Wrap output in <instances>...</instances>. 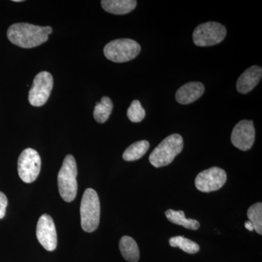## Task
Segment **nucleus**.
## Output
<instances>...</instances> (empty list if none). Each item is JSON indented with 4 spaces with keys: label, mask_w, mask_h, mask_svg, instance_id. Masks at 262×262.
<instances>
[{
    "label": "nucleus",
    "mask_w": 262,
    "mask_h": 262,
    "mask_svg": "<svg viewBox=\"0 0 262 262\" xmlns=\"http://www.w3.org/2000/svg\"><path fill=\"white\" fill-rule=\"evenodd\" d=\"M53 32L51 27H39L27 23L13 24L8 29V39L20 48H32L48 41Z\"/></svg>",
    "instance_id": "nucleus-1"
},
{
    "label": "nucleus",
    "mask_w": 262,
    "mask_h": 262,
    "mask_svg": "<svg viewBox=\"0 0 262 262\" xmlns=\"http://www.w3.org/2000/svg\"><path fill=\"white\" fill-rule=\"evenodd\" d=\"M184 141L179 134H172L165 138L149 155V162L155 168L166 166L182 152Z\"/></svg>",
    "instance_id": "nucleus-2"
},
{
    "label": "nucleus",
    "mask_w": 262,
    "mask_h": 262,
    "mask_svg": "<svg viewBox=\"0 0 262 262\" xmlns=\"http://www.w3.org/2000/svg\"><path fill=\"white\" fill-rule=\"evenodd\" d=\"M77 167L72 155L66 156L58 175V190L62 199L66 202L73 201L77 193Z\"/></svg>",
    "instance_id": "nucleus-3"
},
{
    "label": "nucleus",
    "mask_w": 262,
    "mask_h": 262,
    "mask_svg": "<svg viewBox=\"0 0 262 262\" xmlns=\"http://www.w3.org/2000/svg\"><path fill=\"white\" fill-rule=\"evenodd\" d=\"M101 206L97 192L89 188L84 191L80 205L81 226L84 232H93L99 225Z\"/></svg>",
    "instance_id": "nucleus-4"
},
{
    "label": "nucleus",
    "mask_w": 262,
    "mask_h": 262,
    "mask_svg": "<svg viewBox=\"0 0 262 262\" xmlns=\"http://www.w3.org/2000/svg\"><path fill=\"white\" fill-rule=\"evenodd\" d=\"M141 46L130 39H118L108 42L103 49L104 56L115 63H124L134 59L140 53Z\"/></svg>",
    "instance_id": "nucleus-5"
},
{
    "label": "nucleus",
    "mask_w": 262,
    "mask_h": 262,
    "mask_svg": "<svg viewBox=\"0 0 262 262\" xmlns=\"http://www.w3.org/2000/svg\"><path fill=\"white\" fill-rule=\"evenodd\" d=\"M227 35L225 26L210 21L198 26L193 32V41L199 47H208L222 42Z\"/></svg>",
    "instance_id": "nucleus-6"
},
{
    "label": "nucleus",
    "mask_w": 262,
    "mask_h": 262,
    "mask_svg": "<svg viewBox=\"0 0 262 262\" xmlns=\"http://www.w3.org/2000/svg\"><path fill=\"white\" fill-rule=\"evenodd\" d=\"M41 169V158L35 149L27 148L19 156L18 171L20 178L27 184L34 182Z\"/></svg>",
    "instance_id": "nucleus-7"
},
{
    "label": "nucleus",
    "mask_w": 262,
    "mask_h": 262,
    "mask_svg": "<svg viewBox=\"0 0 262 262\" xmlns=\"http://www.w3.org/2000/svg\"><path fill=\"white\" fill-rule=\"evenodd\" d=\"M53 87V76L48 72L37 74L29 91V101L34 106H42L50 97Z\"/></svg>",
    "instance_id": "nucleus-8"
},
{
    "label": "nucleus",
    "mask_w": 262,
    "mask_h": 262,
    "mask_svg": "<svg viewBox=\"0 0 262 262\" xmlns=\"http://www.w3.org/2000/svg\"><path fill=\"white\" fill-rule=\"evenodd\" d=\"M227 182V173L223 169L212 167L203 170L196 176L195 186L202 192H211L219 190Z\"/></svg>",
    "instance_id": "nucleus-9"
},
{
    "label": "nucleus",
    "mask_w": 262,
    "mask_h": 262,
    "mask_svg": "<svg viewBox=\"0 0 262 262\" xmlns=\"http://www.w3.org/2000/svg\"><path fill=\"white\" fill-rule=\"evenodd\" d=\"M36 234L39 244L45 249L53 251L57 247V232L56 226L51 215L43 214L37 222Z\"/></svg>",
    "instance_id": "nucleus-10"
},
{
    "label": "nucleus",
    "mask_w": 262,
    "mask_h": 262,
    "mask_svg": "<svg viewBox=\"0 0 262 262\" xmlns=\"http://www.w3.org/2000/svg\"><path fill=\"white\" fill-rule=\"evenodd\" d=\"M232 144L237 149L247 151L255 141V128L252 120H241L234 126L231 136Z\"/></svg>",
    "instance_id": "nucleus-11"
},
{
    "label": "nucleus",
    "mask_w": 262,
    "mask_h": 262,
    "mask_svg": "<svg viewBox=\"0 0 262 262\" xmlns=\"http://www.w3.org/2000/svg\"><path fill=\"white\" fill-rule=\"evenodd\" d=\"M262 69L258 66H252L239 77L237 82V90L239 94H246L258 84L261 80Z\"/></svg>",
    "instance_id": "nucleus-12"
},
{
    "label": "nucleus",
    "mask_w": 262,
    "mask_h": 262,
    "mask_svg": "<svg viewBox=\"0 0 262 262\" xmlns=\"http://www.w3.org/2000/svg\"><path fill=\"white\" fill-rule=\"evenodd\" d=\"M204 91L205 86L201 82H189L177 91L176 99L181 104H189L199 99L204 94Z\"/></svg>",
    "instance_id": "nucleus-13"
},
{
    "label": "nucleus",
    "mask_w": 262,
    "mask_h": 262,
    "mask_svg": "<svg viewBox=\"0 0 262 262\" xmlns=\"http://www.w3.org/2000/svg\"><path fill=\"white\" fill-rule=\"evenodd\" d=\"M103 10L115 15H125L135 9L137 2L135 0H103Z\"/></svg>",
    "instance_id": "nucleus-14"
},
{
    "label": "nucleus",
    "mask_w": 262,
    "mask_h": 262,
    "mask_svg": "<svg viewBox=\"0 0 262 262\" xmlns=\"http://www.w3.org/2000/svg\"><path fill=\"white\" fill-rule=\"evenodd\" d=\"M120 250L122 256L129 262H138L139 259V249L137 244L132 237L123 236L120 241Z\"/></svg>",
    "instance_id": "nucleus-15"
},
{
    "label": "nucleus",
    "mask_w": 262,
    "mask_h": 262,
    "mask_svg": "<svg viewBox=\"0 0 262 262\" xmlns=\"http://www.w3.org/2000/svg\"><path fill=\"white\" fill-rule=\"evenodd\" d=\"M165 215L172 223L182 226L185 228L192 229V230H196L200 228V226H201L198 221L186 218L185 214L182 211H174V210L169 209L165 212Z\"/></svg>",
    "instance_id": "nucleus-16"
},
{
    "label": "nucleus",
    "mask_w": 262,
    "mask_h": 262,
    "mask_svg": "<svg viewBox=\"0 0 262 262\" xmlns=\"http://www.w3.org/2000/svg\"><path fill=\"white\" fill-rule=\"evenodd\" d=\"M149 148V143L147 141H137L127 147L122 155L125 161H135L141 159L147 152Z\"/></svg>",
    "instance_id": "nucleus-17"
},
{
    "label": "nucleus",
    "mask_w": 262,
    "mask_h": 262,
    "mask_svg": "<svg viewBox=\"0 0 262 262\" xmlns=\"http://www.w3.org/2000/svg\"><path fill=\"white\" fill-rule=\"evenodd\" d=\"M113 110V103L110 98L104 96L101 101L96 103L94 108V116L98 123H104L107 121Z\"/></svg>",
    "instance_id": "nucleus-18"
},
{
    "label": "nucleus",
    "mask_w": 262,
    "mask_h": 262,
    "mask_svg": "<svg viewBox=\"0 0 262 262\" xmlns=\"http://www.w3.org/2000/svg\"><path fill=\"white\" fill-rule=\"evenodd\" d=\"M169 244L171 247H178L184 252L194 254L200 251V246L191 239L185 238L183 236H177L169 239Z\"/></svg>",
    "instance_id": "nucleus-19"
},
{
    "label": "nucleus",
    "mask_w": 262,
    "mask_h": 262,
    "mask_svg": "<svg viewBox=\"0 0 262 262\" xmlns=\"http://www.w3.org/2000/svg\"><path fill=\"white\" fill-rule=\"evenodd\" d=\"M247 216L253 224L254 230L258 234H262V203H257L250 207L247 211Z\"/></svg>",
    "instance_id": "nucleus-20"
},
{
    "label": "nucleus",
    "mask_w": 262,
    "mask_h": 262,
    "mask_svg": "<svg viewBox=\"0 0 262 262\" xmlns=\"http://www.w3.org/2000/svg\"><path fill=\"white\" fill-rule=\"evenodd\" d=\"M127 115L131 122H140L145 117L146 112L141 106L140 101L134 100L127 110Z\"/></svg>",
    "instance_id": "nucleus-21"
},
{
    "label": "nucleus",
    "mask_w": 262,
    "mask_h": 262,
    "mask_svg": "<svg viewBox=\"0 0 262 262\" xmlns=\"http://www.w3.org/2000/svg\"><path fill=\"white\" fill-rule=\"evenodd\" d=\"M8 198L4 193L0 192V220L4 218L8 206Z\"/></svg>",
    "instance_id": "nucleus-22"
},
{
    "label": "nucleus",
    "mask_w": 262,
    "mask_h": 262,
    "mask_svg": "<svg viewBox=\"0 0 262 262\" xmlns=\"http://www.w3.org/2000/svg\"><path fill=\"white\" fill-rule=\"evenodd\" d=\"M245 227H246L248 231H251H251L254 230V227H253V224L251 223L249 220L247 221V222H246V223H245Z\"/></svg>",
    "instance_id": "nucleus-23"
},
{
    "label": "nucleus",
    "mask_w": 262,
    "mask_h": 262,
    "mask_svg": "<svg viewBox=\"0 0 262 262\" xmlns=\"http://www.w3.org/2000/svg\"><path fill=\"white\" fill-rule=\"evenodd\" d=\"M13 2H15V3H20V2H23L22 0H13Z\"/></svg>",
    "instance_id": "nucleus-24"
}]
</instances>
